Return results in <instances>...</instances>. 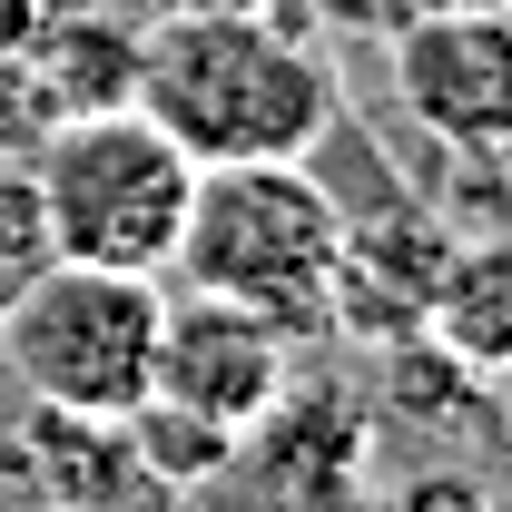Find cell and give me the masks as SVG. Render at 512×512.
Wrapping results in <instances>:
<instances>
[{"mask_svg": "<svg viewBox=\"0 0 512 512\" xmlns=\"http://www.w3.org/2000/svg\"><path fill=\"white\" fill-rule=\"evenodd\" d=\"M148 119L197 168H256V158H316L345 119V89L306 30L266 10H168L138 30V89Z\"/></svg>", "mask_w": 512, "mask_h": 512, "instance_id": "cell-1", "label": "cell"}, {"mask_svg": "<svg viewBox=\"0 0 512 512\" xmlns=\"http://www.w3.org/2000/svg\"><path fill=\"white\" fill-rule=\"evenodd\" d=\"M335 266H345V217L306 158H256V168H197L188 227L168 276L197 296H227L276 316L296 345L335 325Z\"/></svg>", "mask_w": 512, "mask_h": 512, "instance_id": "cell-2", "label": "cell"}, {"mask_svg": "<svg viewBox=\"0 0 512 512\" xmlns=\"http://www.w3.org/2000/svg\"><path fill=\"white\" fill-rule=\"evenodd\" d=\"M30 188L50 207V247L60 256L119 266V276H168L188 197H197V158L138 99H119V109H79V119H60L40 138Z\"/></svg>", "mask_w": 512, "mask_h": 512, "instance_id": "cell-3", "label": "cell"}, {"mask_svg": "<svg viewBox=\"0 0 512 512\" xmlns=\"http://www.w3.org/2000/svg\"><path fill=\"white\" fill-rule=\"evenodd\" d=\"M158 316H168L158 276L50 256L0 306V365L30 384V404H50V414L119 424L128 404L148 394V375H158Z\"/></svg>", "mask_w": 512, "mask_h": 512, "instance_id": "cell-4", "label": "cell"}, {"mask_svg": "<svg viewBox=\"0 0 512 512\" xmlns=\"http://www.w3.org/2000/svg\"><path fill=\"white\" fill-rule=\"evenodd\" d=\"M394 109L444 158H503L512 138V30L483 0H434L394 30Z\"/></svg>", "mask_w": 512, "mask_h": 512, "instance_id": "cell-5", "label": "cell"}, {"mask_svg": "<svg viewBox=\"0 0 512 512\" xmlns=\"http://www.w3.org/2000/svg\"><path fill=\"white\" fill-rule=\"evenodd\" d=\"M296 355H306V345L276 316L188 286V296H168V316H158V375H148V394L188 404V414L227 424V434H266V414L296 394Z\"/></svg>", "mask_w": 512, "mask_h": 512, "instance_id": "cell-6", "label": "cell"}, {"mask_svg": "<svg viewBox=\"0 0 512 512\" xmlns=\"http://www.w3.org/2000/svg\"><path fill=\"white\" fill-rule=\"evenodd\" d=\"M424 335L453 365H473L483 384L503 375V355H512V256H503V237H453L444 247L434 286H424Z\"/></svg>", "mask_w": 512, "mask_h": 512, "instance_id": "cell-7", "label": "cell"}, {"mask_svg": "<svg viewBox=\"0 0 512 512\" xmlns=\"http://www.w3.org/2000/svg\"><path fill=\"white\" fill-rule=\"evenodd\" d=\"M30 60H40V79H50L60 119L119 109L128 89H138V20H50V10H40Z\"/></svg>", "mask_w": 512, "mask_h": 512, "instance_id": "cell-8", "label": "cell"}, {"mask_svg": "<svg viewBox=\"0 0 512 512\" xmlns=\"http://www.w3.org/2000/svg\"><path fill=\"white\" fill-rule=\"evenodd\" d=\"M119 434H128L138 473H148L158 493H207V483H227V473H237V453H247V434L207 424V414L168 404V394H138V404L119 414Z\"/></svg>", "mask_w": 512, "mask_h": 512, "instance_id": "cell-9", "label": "cell"}, {"mask_svg": "<svg viewBox=\"0 0 512 512\" xmlns=\"http://www.w3.org/2000/svg\"><path fill=\"white\" fill-rule=\"evenodd\" d=\"M50 207H40V188H30V158H0V306L50 266Z\"/></svg>", "mask_w": 512, "mask_h": 512, "instance_id": "cell-10", "label": "cell"}, {"mask_svg": "<svg viewBox=\"0 0 512 512\" xmlns=\"http://www.w3.org/2000/svg\"><path fill=\"white\" fill-rule=\"evenodd\" d=\"M50 128H60V99H50L40 60L30 50H0V158H30Z\"/></svg>", "mask_w": 512, "mask_h": 512, "instance_id": "cell-11", "label": "cell"}, {"mask_svg": "<svg viewBox=\"0 0 512 512\" xmlns=\"http://www.w3.org/2000/svg\"><path fill=\"white\" fill-rule=\"evenodd\" d=\"M394 512H493V493H483V473L434 463V473H414V483L394 493Z\"/></svg>", "mask_w": 512, "mask_h": 512, "instance_id": "cell-12", "label": "cell"}, {"mask_svg": "<svg viewBox=\"0 0 512 512\" xmlns=\"http://www.w3.org/2000/svg\"><path fill=\"white\" fill-rule=\"evenodd\" d=\"M188 10H266L276 20V0H188Z\"/></svg>", "mask_w": 512, "mask_h": 512, "instance_id": "cell-13", "label": "cell"}]
</instances>
